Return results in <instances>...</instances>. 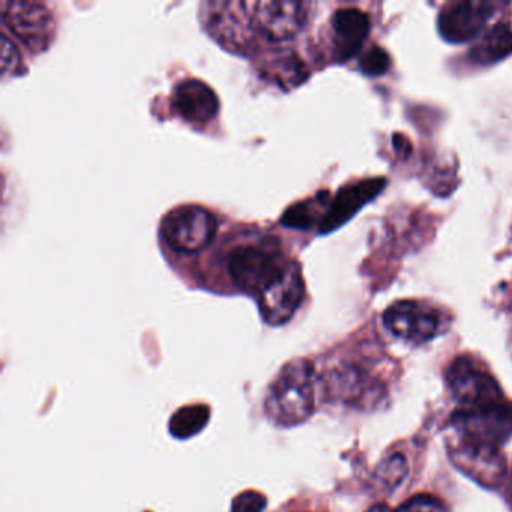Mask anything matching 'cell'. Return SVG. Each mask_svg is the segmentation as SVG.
I'll return each mask as SVG.
<instances>
[{
    "instance_id": "cell-1",
    "label": "cell",
    "mask_w": 512,
    "mask_h": 512,
    "mask_svg": "<svg viewBox=\"0 0 512 512\" xmlns=\"http://www.w3.org/2000/svg\"><path fill=\"white\" fill-rule=\"evenodd\" d=\"M317 379L307 359H295L281 368L269 385L265 412L277 427H296L316 409Z\"/></svg>"
},
{
    "instance_id": "cell-2",
    "label": "cell",
    "mask_w": 512,
    "mask_h": 512,
    "mask_svg": "<svg viewBox=\"0 0 512 512\" xmlns=\"http://www.w3.org/2000/svg\"><path fill=\"white\" fill-rule=\"evenodd\" d=\"M200 17L203 28L224 49L239 55L253 49L257 32L247 2H205L200 7Z\"/></svg>"
},
{
    "instance_id": "cell-3",
    "label": "cell",
    "mask_w": 512,
    "mask_h": 512,
    "mask_svg": "<svg viewBox=\"0 0 512 512\" xmlns=\"http://www.w3.org/2000/svg\"><path fill=\"white\" fill-rule=\"evenodd\" d=\"M290 259L260 244H242L229 256L233 284L248 295L257 296L286 269Z\"/></svg>"
},
{
    "instance_id": "cell-4",
    "label": "cell",
    "mask_w": 512,
    "mask_h": 512,
    "mask_svg": "<svg viewBox=\"0 0 512 512\" xmlns=\"http://www.w3.org/2000/svg\"><path fill=\"white\" fill-rule=\"evenodd\" d=\"M446 380L460 410L481 409L508 401L493 374L472 356L455 359L449 365Z\"/></svg>"
},
{
    "instance_id": "cell-5",
    "label": "cell",
    "mask_w": 512,
    "mask_h": 512,
    "mask_svg": "<svg viewBox=\"0 0 512 512\" xmlns=\"http://www.w3.org/2000/svg\"><path fill=\"white\" fill-rule=\"evenodd\" d=\"M215 233L217 221L202 206H178L167 212L161 221V235L176 253L194 254L205 250Z\"/></svg>"
},
{
    "instance_id": "cell-6",
    "label": "cell",
    "mask_w": 512,
    "mask_h": 512,
    "mask_svg": "<svg viewBox=\"0 0 512 512\" xmlns=\"http://www.w3.org/2000/svg\"><path fill=\"white\" fill-rule=\"evenodd\" d=\"M5 28L34 53L44 52L55 35V17L46 4L11 0L2 4Z\"/></svg>"
},
{
    "instance_id": "cell-7",
    "label": "cell",
    "mask_w": 512,
    "mask_h": 512,
    "mask_svg": "<svg viewBox=\"0 0 512 512\" xmlns=\"http://www.w3.org/2000/svg\"><path fill=\"white\" fill-rule=\"evenodd\" d=\"M449 458L463 475L482 487L497 488L505 479L506 460L497 446L455 436Z\"/></svg>"
},
{
    "instance_id": "cell-8",
    "label": "cell",
    "mask_w": 512,
    "mask_h": 512,
    "mask_svg": "<svg viewBox=\"0 0 512 512\" xmlns=\"http://www.w3.org/2000/svg\"><path fill=\"white\" fill-rule=\"evenodd\" d=\"M257 35L269 43L292 40L307 22V5L296 0L247 2Z\"/></svg>"
},
{
    "instance_id": "cell-9",
    "label": "cell",
    "mask_w": 512,
    "mask_h": 512,
    "mask_svg": "<svg viewBox=\"0 0 512 512\" xmlns=\"http://www.w3.org/2000/svg\"><path fill=\"white\" fill-rule=\"evenodd\" d=\"M452 425L457 437L500 448L512 436V403L505 401L481 409H457L452 416Z\"/></svg>"
},
{
    "instance_id": "cell-10",
    "label": "cell",
    "mask_w": 512,
    "mask_h": 512,
    "mask_svg": "<svg viewBox=\"0 0 512 512\" xmlns=\"http://www.w3.org/2000/svg\"><path fill=\"white\" fill-rule=\"evenodd\" d=\"M304 293L301 268L290 260L286 269L256 298L263 320L271 326L289 322L301 305Z\"/></svg>"
},
{
    "instance_id": "cell-11",
    "label": "cell",
    "mask_w": 512,
    "mask_h": 512,
    "mask_svg": "<svg viewBox=\"0 0 512 512\" xmlns=\"http://www.w3.org/2000/svg\"><path fill=\"white\" fill-rule=\"evenodd\" d=\"M383 325L395 337L415 344L427 343L442 331L439 311L418 301H398L386 308Z\"/></svg>"
},
{
    "instance_id": "cell-12",
    "label": "cell",
    "mask_w": 512,
    "mask_h": 512,
    "mask_svg": "<svg viewBox=\"0 0 512 512\" xmlns=\"http://www.w3.org/2000/svg\"><path fill=\"white\" fill-rule=\"evenodd\" d=\"M325 385L326 391L343 403L362 407L379 403L385 391L377 377L355 362H343L332 368L326 374Z\"/></svg>"
},
{
    "instance_id": "cell-13",
    "label": "cell",
    "mask_w": 512,
    "mask_h": 512,
    "mask_svg": "<svg viewBox=\"0 0 512 512\" xmlns=\"http://www.w3.org/2000/svg\"><path fill=\"white\" fill-rule=\"evenodd\" d=\"M499 5L491 2H454L443 8L439 16V32L449 43L460 44L478 37Z\"/></svg>"
},
{
    "instance_id": "cell-14",
    "label": "cell",
    "mask_w": 512,
    "mask_h": 512,
    "mask_svg": "<svg viewBox=\"0 0 512 512\" xmlns=\"http://www.w3.org/2000/svg\"><path fill=\"white\" fill-rule=\"evenodd\" d=\"M172 107L184 121L208 124L218 115L220 101L208 83L199 79H187L179 82L173 89Z\"/></svg>"
},
{
    "instance_id": "cell-15",
    "label": "cell",
    "mask_w": 512,
    "mask_h": 512,
    "mask_svg": "<svg viewBox=\"0 0 512 512\" xmlns=\"http://www.w3.org/2000/svg\"><path fill=\"white\" fill-rule=\"evenodd\" d=\"M385 179H370L343 188L328 205L319 229L322 233L332 232L353 217L362 206L379 196L385 188Z\"/></svg>"
},
{
    "instance_id": "cell-16",
    "label": "cell",
    "mask_w": 512,
    "mask_h": 512,
    "mask_svg": "<svg viewBox=\"0 0 512 512\" xmlns=\"http://www.w3.org/2000/svg\"><path fill=\"white\" fill-rule=\"evenodd\" d=\"M331 26L335 58L346 62L364 46L370 34V17L358 8H343L334 14Z\"/></svg>"
},
{
    "instance_id": "cell-17",
    "label": "cell",
    "mask_w": 512,
    "mask_h": 512,
    "mask_svg": "<svg viewBox=\"0 0 512 512\" xmlns=\"http://www.w3.org/2000/svg\"><path fill=\"white\" fill-rule=\"evenodd\" d=\"M512 53V17L500 20L491 26L484 37L478 41L470 58L481 65L496 64L502 59L508 58Z\"/></svg>"
},
{
    "instance_id": "cell-18",
    "label": "cell",
    "mask_w": 512,
    "mask_h": 512,
    "mask_svg": "<svg viewBox=\"0 0 512 512\" xmlns=\"http://www.w3.org/2000/svg\"><path fill=\"white\" fill-rule=\"evenodd\" d=\"M262 71L268 79L284 89L295 88L308 77L307 65L293 52L277 53L266 59Z\"/></svg>"
},
{
    "instance_id": "cell-19",
    "label": "cell",
    "mask_w": 512,
    "mask_h": 512,
    "mask_svg": "<svg viewBox=\"0 0 512 512\" xmlns=\"http://www.w3.org/2000/svg\"><path fill=\"white\" fill-rule=\"evenodd\" d=\"M209 415V407L203 404L182 407L170 419V433L178 439L196 436L208 424Z\"/></svg>"
},
{
    "instance_id": "cell-20",
    "label": "cell",
    "mask_w": 512,
    "mask_h": 512,
    "mask_svg": "<svg viewBox=\"0 0 512 512\" xmlns=\"http://www.w3.org/2000/svg\"><path fill=\"white\" fill-rule=\"evenodd\" d=\"M316 200L296 203L284 212L281 223L287 227H295V229H310L317 221Z\"/></svg>"
},
{
    "instance_id": "cell-21",
    "label": "cell",
    "mask_w": 512,
    "mask_h": 512,
    "mask_svg": "<svg viewBox=\"0 0 512 512\" xmlns=\"http://www.w3.org/2000/svg\"><path fill=\"white\" fill-rule=\"evenodd\" d=\"M394 512H451V509L443 500L437 499V497L418 494V496L404 502Z\"/></svg>"
},
{
    "instance_id": "cell-22",
    "label": "cell",
    "mask_w": 512,
    "mask_h": 512,
    "mask_svg": "<svg viewBox=\"0 0 512 512\" xmlns=\"http://www.w3.org/2000/svg\"><path fill=\"white\" fill-rule=\"evenodd\" d=\"M2 73L4 76H17L22 74L23 61L19 50L7 35H2Z\"/></svg>"
},
{
    "instance_id": "cell-23",
    "label": "cell",
    "mask_w": 512,
    "mask_h": 512,
    "mask_svg": "<svg viewBox=\"0 0 512 512\" xmlns=\"http://www.w3.org/2000/svg\"><path fill=\"white\" fill-rule=\"evenodd\" d=\"M391 61H389L388 53L385 50L377 49L374 47L373 50L367 53L362 58L361 70L364 71L367 76H380V74L388 71Z\"/></svg>"
},
{
    "instance_id": "cell-24",
    "label": "cell",
    "mask_w": 512,
    "mask_h": 512,
    "mask_svg": "<svg viewBox=\"0 0 512 512\" xmlns=\"http://www.w3.org/2000/svg\"><path fill=\"white\" fill-rule=\"evenodd\" d=\"M265 508L266 497L253 490L239 494L232 503V512H263Z\"/></svg>"
}]
</instances>
